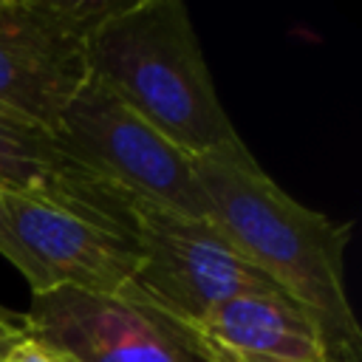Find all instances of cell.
Masks as SVG:
<instances>
[{"instance_id":"cell-8","label":"cell","mask_w":362,"mask_h":362,"mask_svg":"<svg viewBox=\"0 0 362 362\" xmlns=\"http://www.w3.org/2000/svg\"><path fill=\"white\" fill-rule=\"evenodd\" d=\"M181 331L201 362H331L317 320L280 291L238 294Z\"/></svg>"},{"instance_id":"cell-6","label":"cell","mask_w":362,"mask_h":362,"mask_svg":"<svg viewBox=\"0 0 362 362\" xmlns=\"http://www.w3.org/2000/svg\"><path fill=\"white\" fill-rule=\"evenodd\" d=\"M0 255L31 294L79 288L122 294L136 272V235L59 204L0 192Z\"/></svg>"},{"instance_id":"cell-5","label":"cell","mask_w":362,"mask_h":362,"mask_svg":"<svg viewBox=\"0 0 362 362\" xmlns=\"http://www.w3.org/2000/svg\"><path fill=\"white\" fill-rule=\"evenodd\" d=\"M122 0H3L0 113L57 130L88 79V40Z\"/></svg>"},{"instance_id":"cell-12","label":"cell","mask_w":362,"mask_h":362,"mask_svg":"<svg viewBox=\"0 0 362 362\" xmlns=\"http://www.w3.org/2000/svg\"><path fill=\"white\" fill-rule=\"evenodd\" d=\"M0 3H3V0H0Z\"/></svg>"},{"instance_id":"cell-7","label":"cell","mask_w":362,"mask_h":362,"mask_svg":"<svg viewBox=\"0 0 362 362\" xmlns=\"http://www.w3.org/2000/svg\"><path fill=\"white\" fill-rule=\"evenodd\" d=\"M23 320L59 362H201L178 325L124 294H31Z\"/></svg>"},{"instance_id":"cell-9","label":"cell","mask_w":362,"mask_h":362,"mask_svg":"<svg viewBox=\"0 0 362 362\" xmlns=\"http://www.w3.org/2000/svg\"><path fill=\"white\" fill-rule=\"evenodd\" d=\"M0 192L59 204L136 235L130 198L79 167L54 130L6 113H0Z\"/></svg>"},{"instance_id":"cell-11","label":"cell","mask_w":362,"mask_h":362,"mask_svg":"<svg viewBox=\"0 0 362 362\" xmlns=\"http://www.w3.org/2000/svg\"><path fill=\"white\" fill-rule=\"evenodd\" d=\"M0 362H59L45 345H40L37 339H31V337H25L23 342H17Z\"/></svg>"},{"instance_id":"cell-1","label":"cell","mask_w":362,"mask_h":362,"mask_svg":"<svg viewBox=\"0 0 362 362\" xmlns=\"http://www.w3.org/2000/svg\"><path fill=\"white\" fill-rule=\"evenodd\" d=\"M209 221L288 300L305 308L331 362H362V328L345 288L351 223L291 198L243 139L195 158Z\"/></svg>"},{"instance_id":"cell-3","label":"cell","mask_w":362,"mask_h":362,"mask_svg":"<svg viewBox=\"0 0 362 362\" xmlns=\"http://www.w3.org/2000/svg\"><path fill=\"white\" fill-rule=\"evenodd\" d=\"M54 136L79 167L124 198L187 218H209L195 158L93 79L76 90Z\"/></svg>"},{"instance_id":"cell-4","label":"cell","mask_w":362,"mask_h":362,"mask_svg":"<svg viewBox=\"0 0 362 362\" xmlns=\"http://www.w3.org/2000/svg\"><path fill=\"white\" fill-rule=\"evenodd\" d=\"M130 212L139 263L122 294L173 325H189L238 294L277 291L209 218L139 201Z\"/></svg>"},{"instance_id":"cell-10","label":"cell","mask_w":362,"mask_h":362,"mask_svg":"<svg viewBox=\"0 0 362 362\" xmlns=\"http://www.w3.org/2000/svg\"><path fill=\"white\" fill-rule=\"evenodd\" d=\"M28 337V328H25V320L23 314H14L8 311L6 305H0V359Z\"/></svg>"},{"instance_id":"cell-2","label":"cell","mask_w":362,"mask_h":362,"mask_svg":"<svg viewBox=\"0 0 362 362\" xmlns=\"http://www.w3.org/2000/svg\"><path fill=\"white\" fill-rule=\"evenodd\" d=\"M85 57L88 79L187 156L198 158L240 139L181 0H122L90 34Z\"/></svg>"}]
</instances>
